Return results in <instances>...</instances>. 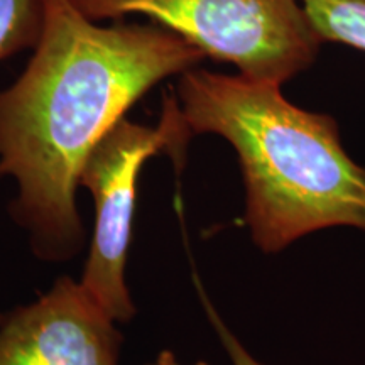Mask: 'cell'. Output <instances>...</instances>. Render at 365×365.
<instances>
[{
    "label": "cell",
    "instance_id": "cell-3",
    "mask_svg": "<svg viewBox=\"0 0 365 365\" xmlns=\"http://www.w3.org/2000/svg\"><path fill=\"white\" fill-rule=\"evenodd\" d=\"M91 21L145 16L245 78L284 85L317 61L322 39L301 0H71Z\"/></svg>",
    "mask_w": 365,
    "mask_h": 365
},
{
    "label": "cell",
    "instance_id": "cell-5",
    "mask_svg": "<svg viewBox=\"0 0 365 365\" xmlns=\"http://www.w3.org/2000/svg\"><path fill=\"white\" fill-rule=\"evenodd\" d=\"M80 282L0 314V365H118L120 333Z\"/></svg>",
    "mask_w": 365,
    "mask_h": 365
},
{
    "label": "cell",
    "instance_id": "cell-8",
    "mask_svg": "<svg viewBox=\"0 0 365 365\" xmlns=\"http://www.w3.org/2000/svg\"><path fill=\"white\" fill-rule=\"evenodd\" d=\"M195 284H196V289H198V293H200V298H202L205 313H207L210 323H212L213 330H215L218 340H220L223 350L227 352L232 365H264L262 362H259V360L255 359L247 349H245V345L242 344L239 339H237L235 333L228 328L225 322H223L220 313L217 312V308L212 304L208 294L205 293L202 282H200V279H196V277H195Z\"/></svg>",
    "mask_w": 365,
    "mask_h": 365
},
{
    "label": "cell",
    "instance_id": "cell-6",
    "mask_svg": "<svg viewBox=\"0 0 365 365\" xmlns=\"http://www.w3.org/2000/svg\"><path fill=\"white\" fill-rule=\"evenodd\" d=\"M322 43L365 53V0H301Z\"/></svg>",
    "mask_w": 365,
    "mask_h": 365
},
{
    "label": "cell",
    "instance_id": "cell-1",
    "mask_svg": "<svg viewBox=\"0 0 365 365\" xmlns=\"http://www.w3.org/2000/svg\"><path fill=\"white\" fill-rule=\"evenodd\" d=\"M33 58L0 90V180L12 178L14 218L43 259L83 244L76 208L91 149L159 81L198 66L205 54L161 26H97L71 0H39Z\"/></svg>",
    "mask_w": 365,
    "mask_h": 365
},
{
    "label": "cell",
    "instance_id": "cell-7",
    "mask_svg": "<svg viewBox=\"0 0 365 365\" xmlns=\"http://www.w3.org/2000/svg\"><path fill=\"white\" fill-rule=\"evenodd\" d=\"M43 24L39 0H0V61L38 44Z\"/></svg>",
    "mask_w": 365,
    "mask_h": 365
},
{
    "label": "cell",
    "instance_id": "cell-4",
    "mask_svg": "<svg viewBox=\"0 0 365 365\" xmlns=\"http://www.w3.org/2000/svg\"><path fill=\"white\" fill-rule=\"evenodd\" d=\"M191 135L178 98L166 97L159 127L139 125L124 117L91 149L81 168L78 182L93 195L97 222L80 284L115 322H127L135 313L124 274L137 176L145 159L156 154L181 158Z\"/></svg>",
    "mask_w": 365,
    "mask_h": 365
},
{
    "label": "cell",
    "instance_id": "cell-2",
    "mask_svg": "<svg viewBox=\"0 0 365 365\" xmlns=\"http://www.w3.org/2000/svg\"><path fill=\"white\" fill-rule=\"evenodd\" d=\"M178 103L193 134L234 148L245 223L262 252L327 228L365 232V166L346 153L331 115L291 103L281 85L202 68L182 73Z\"/></svg>",
    "mask_w": 365,
    "mask_h": 365
},
{
    "label": "cell",
    "instance_id": "cell-9",
    "mask_svg": "<svg viewBox=\"0 0 365 365\" xmlns=\"http://www.w3.org/2000/svg\"><path fill=\"white\" fill-rule=\"evenodd\" d=\"M148 365H181V364L178 362L175 354L170 352V350H164V352L158 355V359L154 360V362H150ZM195 365H208V364L207 362H196Z\"/></svg>",
    "mask_w": 365,
    "mask_h": 365
}]
</instances>
